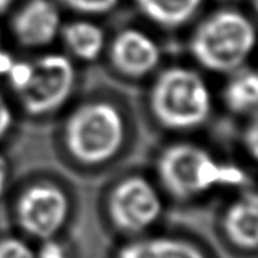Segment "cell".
<instances>
[{
    "label": "cell",
    "instance_id": "obj_17",
    "mask_svg": "<svg viewBox=\"0 0 258 258\" xmlns=\"http://www.w3.org/2000/svg\"><path fill=\"white\" fill-rule=\"evenodd\" d=\"M32 62L29 61H14L12 68L7 73V78L10 81V85L13 89H16L17 93L29 84V81L32 78Z\"/></svg>",
    "mask_w": 258,
    "mask_h": 258
},
{
    "label": "cell",
    "instance_id": "obj_21",
    "mask_svg": "<svg viewBox=\"0 0 258 258\" xmlns=\"http://www.w3.org/2000/svg\"><path fill=\"white\" fill-rule=\"evenodd\" d=\"M247 142H248V146H250V152L255 157L257 156V126H255V123H252L251 128L248 129Z\"/></svg>",
    "mask_w": 258,
    "mask_h": 258
},
{
    "label": "cell",
    "instance_id": "obj_8",
    "mask_svg": "<svg viewBox=\"0 0 258 258\" xmlns=\"http://www.w3.org/2000/svg\"><path fill=\"white\" fill-rule=\"evenodd\" d=\"M160 57L161 53L156 40L139 29H123L110 46L112 66L132 78H142L154 71Z\"/></svg>",
    "mask_w": 258,
    "mask_h": 258
},
{
    "label": "cell",
    "instance_id": "obj_10",
    "mask_svg": "<svg viewBox=\"0 0 258 258\" xmlns=\"http://www.w3.org/2000/svg\"><path fill=\"white\" fill-rule=\"evenodd\" d=\"M224 229L233 244L243 250H255L258 244V197L247 193L225 214Z\"/></svg>",
    "mask_w": 258,
    "mask_h": 258
},
{
    "label": "cell",
    "instance_id": "obj_14",
    "mask_svg": "<svg viewBox=\"0 0 258 258\" xmlns=\"http://www.w3.org/2000/svg\"><path fill=\"white\" fill-rule=\"evenodd\" d=\"M225 103L230 111L246 114L252 111L258 101V78L254 71L236 74L225 89Z\"/></svg>",
    "mask_w": 258,
    "mask_h": 258
},
{
    "label": "cell",
    "instance_id": "obj_15",
    "mask_svg": "<svg viewBox=\"0 0 258 258\" xmlns=\"http://www.w3.org/2000/svg\"><path fill=\"white\" fill-rule=\"evenodd\" d=\"M64 6L82 14H106L117 6L119 0H60Z\"/></svg>",
    "mask_w": 258,
    "mask_h": 258
},
{
    "label": "cell",
    "instance_id": "obj_6",
    "mask_svg": "<svg viewBox=\"0 0 258 258\" xmlns=\"http://www.w3.org/2000/svg\"><path fill=\"white\" fill-rule=\"evenodd\" d=\"M108 210L118 229L126 233H141L157 222L163 211V202L149 180L142 176H129L112 190Z\"/></svg>",
    "mask_w": 258,
    "mask_h": 258
},
{
    "label": "cell",
    "instance_id": "obj_20",
    "mask_svg": "<svg viewBox=\"0 0 258 258\" xmlns=\"http://www.w3.org/2000/svg\"><path fill=\"white\" fill-rule=\"evenodd\" d=\"M7 179H9V167H7L6 160L0 157V196L6 190Z\"/></svg>",
    "mask_w": 258,
    "mask_h": 258
},
{
    "label": "cell",
    "instance_id": "obj_7",
    "mask_svg": "<svg viewBox=\"0 0 258 258\" xmlns=\"http://www.w3.org/2000/svg\"><path fill=\"white\" fill-rule=\"evenodd\" d=\"M70 213L66 193L56 185L29 186L17 202V219L28 235L40 240L54 237Z\"/></svg>",
    "mask_w": 258,
    "mask_h": 258
},
{
    "label": "cell",
    "instance_id": "obj_1",
    "mask_svg": "<svg viewBox=\"0 0 258 258\" xmlns=\"http://www.w3.org/2000/svg\"><path fill=\"white\" fill-rule=\"evenodd\" d=\"M158 176L176 199H191L219 186H237L244 174L237 167L222 164L204 149L180 143L165 149L157 163Z\"/></svg>",
    "mask_w": 258,
    "mask_h": 258
},
{
    "label": "cell",
    "instance_id": "obj_2",
    "mask_svg": "<svg viewBox=\"0 0 258 258\" xmlns=\"http://www.w3.org/2000/svg\"><path fill=\"white\" fill-rule=\"evenodd\" d=\"M150 107L164 128L190 131L207 121L213 101L208 85L196 71L171 67L160 74L153 85Z\"/></svg>",
    "mask_w": 258,
    "mask_h": 258
},
{
    "label": "cell",
    "instance_id": "obj_3",
    "mask_svg": "<svg viewBox=\"0 0 258 258\" xmlns=\"http://www.w3.org/2000/svg\"><path fill=\"white\" fill-rule=\"evenodd\" d=\"M255 45V28L236 10L211 14L195 31L190 39L193 57L214 73H232L241 67Z\"/></svg>",
    "mask_w": 258,
    "mask_h": 258
},
{
    "label": "cell",
    "instance_id": "obj_11",
    "mask_svg": "<svg viewBox=\"0 0 258 258\" xmlns=\"http://www.w3.org/2000/svg\"><path fill=\"white\" fill-rule=\"evenodd\" d=\"M117 258H206V255L189 241L160 236L131 241L118 251Z\"/></svg>",
    "mask_w": 258,
    "mask_h": 258
},
{
    "label": "cell",
    "instance_id": "obj_16",
    "mask_svg": "<svg viewBox=\"0 0 258 258\" xmlns=\"http://www.w3.org/2000/svg\"><path fill=\"white\" fill-rule=\"evenodd\" d=\"M0 258H36V254L28 243L16 237L0 240Z\"/></svg>",
    "mask_w": 258,
    "mask_h": 258
},
{
    "label": "cell",
    "instance_id": "obj_12",
    "mask_svg": "<svg viewBox=\"0 0 258 258\" xmlns=\"http://www.w3.org/2000/svg\"><path fill=\"white\" fill-rule=\"evenodd\" d=\"M150 21L164 28L174 29L185 25L199 12L203 0H135Z\"/></svg>",
    "mask_w": 258,
    "mask_h": 258
},
{
    "label": "cell",
    "instance_id": "obj_4",
    "mask_svg": "<svg viewBox=\"0 0 258 258\" xmlns=\"http://www.w3.org/2000/svg\"><path fill=\"white\" fill-rule=\"evenodd\" d=\"M125 122L117 107L93 100L77 107L66 121L64 141L77 161L97 165L111 160L122 147Z\"/></svg>",
    "mask_w": 258,
    "mask_h": 258
},
{
    "label": "cell",
    "instance_id": "obj_13",
    "mask_svg": "<svg viewBox=\"0 0 258 258\" xmlns=\"http://www.w3.org/2000/svg\"><path fill=\"white\" fill-rule=\"evenodd\" d=\"M61 35L68 50L79 60H96L104 47L103 29L90 21H74L68 24L61 29Z\"/></svg>",
    "mask_w": 258,
    "mask_h": 258
},
{
    "label": "cell",
    "instance_id": "obj_5",
    "mask_svg": "<svg viewBox=\"0 0 258 258\" xmlns=\"http://www.w3.org/2000/svg\"><path fill=\"white\" fill-rule=\"evenodd\" d=\"M32 67V78L18 96L31 115H45L68 100L75 84V68L67 56L57 53L39 57Z\"/></svg>",
    "mask_w": 258,
    "mask_h": 258
},
{
    "label": "cell",
    "instance_id": "obj_9",
    "mask_svg": "<svg viewBox=\"0 0 258 258\" xmlns=\"http://www.w3.org/2000/svg\"><path fill=\"white\" fill-rule=\"evenodd\" d=\"M60 31V12L51 0H28L13 18V34L27 47L50 45Z\"/></svg>",
    "mask_w": 258,
    "mask_h": 258
},
{
    "label": "cell",
    "instance_id": "obj_22",
    "mask_svg": "<svg viewBox=\"0 0 258 258\" xmlns=\"http://www.w3.org/2000/svg\"><path fill=\"white\" fill-rule=\"evenodd\" d=\"M13 0H0V13L6 12L9 7L12 6Z\"/></svg>",
    "mask_w": 258,
    "mask_h": 258
},
{
    "label": "cell",
    "instance_id": "obj_18",
    "mask_svg": "<svg viewBox=\"0 0 258 258\" xmlns=\"http://www.w3.org/2000/svg\"><path fill=\"white\" fill-rule=\"evenodd\" d=\"M39 250L36 254V258H68L67 250L60 241L54 240V237L42 240Z\"/></svg>",
    "mask_w": 258,
    "mask_h": 258
},
{
    "label": "cell",
    "instance_id": "obj_19",
    "mask_svg": "<svg viewBox=\"0 0 258 258\" xmlns=\"http://www.w3.org/2000/svg\"><path fill=\"white\" fill-rule=\"evenodd\" d=\"M13 125V112L6 99L0 95V139L7 135Z\"/></svg>",
    "mask_w": 258,
    "mask_h": 258
}]
</instances>
